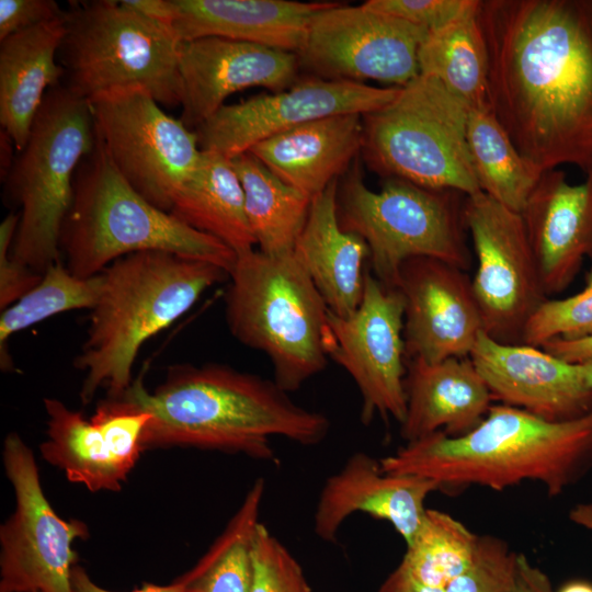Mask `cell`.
<instances>
[{"label": "cell", "instance_id": "obj_14", "mask_svg": "<svg viewBox=\"0 0 592 592\" xmlns=\"http://www.w3.org/2000/svg\"><path fill=\"white\" fill-rule=\"evenodd\" d=\"M429 30L367 5L328 2L314 16L300 67L327 80H376L403 87L419 76Z\"/></svg>", "mask_w": 592, "mask_h": 592}, {"label": "cell", "instance_id": "obj_19", "mask_svg": "<svg viewBox=\"0 0 592 592\" xmlns=\"http://www.w3.org/2000/svg\"><path fill=\"white\" fill-rule=\"evenodd\" d=\"M295 53L208 36L182 42L179 52L181 121L194 130L241 90L263 87L271 92L297 82Z\"/></svg>", "mask_w": 592, "mask_h": 592}, {"label": "cell", "instance_id": "obj_33", "mask_svg": "<svg viewBox=\"0 0 592 592\" xmlns=\"http://www.w3.org/2000/svg\"><path fill=\"white\" fill-rule=\"evenodd\" d=\"M102 284V274L83 278L73 275L62 260L52 264L35 287L13 305L1 310L2 371L13 369V360L8 350V342L13 334L61 312L76 309L91 310L99 299Z\"/></svg>", "mask_w": 592, "mask_h": 592}, {"label": "cell", "instance_id": "obj_48", "mask_svg": "<svg viewBox=\"0 0 592 592\" xmlns=\"http://www.w3.org/2000/svg\"><path fill=\"white\" fill-rule=\"evenodd\" d=\"M577 364H579L580 371L587 385L592 388V360Z\"/></svg>", "mask_w": 592, "mask_h": 592}, {"label": "cell", "instance_id": "obj_37", "mask_svg": "<svg viewBox=\"0 0 592 592\" xmlns=\"http://www.w3.org/2000/svg\"><path fill=\"white\" fill-rule=\"evenodd\" d=\"M514 556L515 553L501 538L479 536L471 563L448 584L446 592H504Z\"/></svg>", "mask_w": 592, "mask_h": 592}, {"label": "cell", "instance_id": "obj_4", "mask_svg": "<svg viewBox=\"0 0 592 592\" xmlns=\"http://www.w3.org/2000/svg\"><path fill=\"white\" fill-rule=\"evenodd\" d=\"M90 310L75 367L86 373L80 390L88 403L100 388L121 398L132 385L139 350L183 316L212 286L229 277L210 262L164 251H141L112 262Z\"/></svg>", "mask_w": 592, "mask_h": 592}, {"label": "cell", "instance_id": "obj_41", "mask_svg": "<svg viewBox=\"0 0 592 592\" xmlns=\"http://www.w3.org/2000/svg\"><path fill=\"white\" fill-rule=\"evenodd\" d=\"M504 592H553L547 574L523 554L514 556L509 583Z\"/></svg>", "mask_w": 592, "mask_h": 592}, {"label": "cell", "instance_id": "obj_45", "mask_svg": "<svg viewBox=\"0 0 592 592\" xmlns=\"http://www.w3.org/2000/svg\"><path fill=\"white\" fill-rule=\"evenodd\" d=\"M123 2L144 16L169 26L171 14L168 0H123Z\"/></svg>", "mask_w": 592, "mask_h": 592}, {"label": "cell", "instance_id": "obj_46", "mask_svg": "<svg viewBox=\"0 0 592 592\" xmlns=\"http://www.w3.org/2000/svg\"><path fill=\"white\" fill-rule=\"evenodd\" d=\"M570 517L592 531V505H579L570 514Z\"/></svg>", "mask_w": 592, "mask_h": 592}, {"label": "cell", "instance_id": "obj_6", "mask_svg": "<svg viewBox=\"0 0 592 592\" xmlns=\"http://www.w3.org/2000/svg\"><path fill=\"white\" fill-rule=\"evenodd\" d=\"M229 280L228 328L240 343L269 357L281 389L296 391L326 368L329 308L293 252L240 253Z\"/></svg>", "mask_w": 592, "mask_h": 592}, {"label": "cell", "instance_id": "obj_11", "mask_svg": "<svg viewBox=\"0 0 592 592\" xmlns=\"http://www.w3.org/2000/svg\"><path fill=\"white\" fill-rule=\"evenodd\" d=\"M88 102L114 167L144 198L170 213L200 166L195 132L167 114L141 86L113 88Z\"/></svg>", "mask_w": 592, "mask_h": 592}, {"label": "cell", "instance_id": "obj_32", "mask_svg": "<svg viewBox=\"0 0 592 592\" xmlns=\"http://www.w3.org/2000/svg\"><path fill=\"white\" fill-rule=\"evenodd\" d=\"M265 481L258 478L240 506L194 567L177 578L184 592H251L253 540Z\"/></svg>", "mask_w": 592, "mask_h": 592}, {"label": "cell", "instance_id": "obj_34", "mask_svg": "<svg viewBox=\"0 0 592 592\" xmlns=\"http://www.w3.org/2000/svg\"><path fill=\"white\" fill-rule=\"evenodd\" d=\"M478 539L449 514L428 509L399 567L424 584L447 589L471 563Z\"/></svg>", "mask_w": 592, "mask_h": 592}, {"label": "cell", "instance_id": "obj_44", "mask_svg": "<svg viewBox=\"0 0 592 592\" xmlns=\"http://www.w3.org/2000/svg\"><path fill=\"white\" fill-rule=\"evenodd\" d=\"M379 592H446L420 582L399 566L383 582Z\"/></svg>", "mask_w": 592, "mask_h": 592}, {"label": "cell", "instance_id": "obj_16", "mask_svg": "<svg viewBox=\"0 0 592 592\" xmlns=\"http://www.w3.org/2000/svg\"><path fill=\"white\" fill-rule=\"evenodd\" d=\"M399 88L311 77L280 92L225 104L194 132L202 150L231 159L310 121L339 114L366 115L389 103Z\"/></svg>", "mask_w": 592, "mask_h": 592}, {"label": "cell", "instance_id": "obj_28", "mask_svg": "<svg viewBox=\"0 0 592 592\" xmlns=\"http://www.w3.org/2000/svg\"><path fill=\"white\" fill-rule=\"evenodd\" d=\"M170 213L218 239L237 255L257 246L239 177L231 160L218 152L202 150L195 174L175 197Z\"/></svg>", "mask_w": 592, "mask_h": 592}, {"label": "cell", "instance_id": "obj_15", "mask_svg": "<svg viewBox=\"0 0 592 592\" xmlns=\"http://www.w3.org/2000/svg\"><path fill=\"white\" fill-rule=\"evenodd\" d=\"M328 322V355L356 384L362 398L361 421L368 424L378 414L401 424L407 412L401 292L366 271L358 307L346 317L329 310Z\"/></svg>", "mask_w": 592, "mask_h": 592}, {"label": "cell", "instance_id": "obj_17", "mask_svg": "<svg viewBox=\"0 0 592 592\" xmlns=\"http://www.w3.org/2000/svg\"><path fill=\"white\" fill-rule=\"evenodd\" d=\"M44 406L43 458L92 492L119 491L145 451L143 435L150 413L125 397L103 400L90 419L58 399L46 398Z\"/></svg>", "mask_w": 592, "mask_h": 592}, {"label": "cell", "instance_id": "obj_26", "mask_svg": "<svg viewBox=\"0 0 592 592\" xmlns=\"http://www.w3.org/2000/svg\"><path fill=\"white\" fill-rule=\"evenodd\" d=\"M65 14L0 41V124L15 151L25 146L47 92L61 83Z\"/></svg>", "mask_w": 592, "mask_h": 592}, {"label": "cell", "instance_id": "obj_20", "mask_svg": "<svg viewBox=\"0 0 592 592\" xmlns=\"http://www.w3.org/2000/svg\"><path fill=\"white\" fill-rule=\"evenodd\" d=\"M494 400L549 421L578 419L592 411V388L579 364L542 348L506 344L483 331L469 355Z\"/></svg>", "mask_w": 592, "mask_h": 592}, {"label": "cell", "instance_id": "obj_39", "mask_svg": "<svg viewBox=\"0 0 592 592\" xmlns=\"http://www.w3.org/2000/svg\"><path fill=\"white\" fill-rule=\"evenodd\" d=\"M473 0H368V8L405 20L429 31L444 26Z\"/></svg>", "mask_w": 592, "mask_h": 592}, {"label": "cell", "instance_id": "obj_8", "mask_svg": "<svg viewBox=\"0 0 592 592\" xmlns=\"http://www.w3.org/2000/svg\"><path fill=\"white\" fill-rule=\"evenodd\" d=\"M464 193L434 190L389 178L379 191L364 182L354 161L338 187V218L344 231L367 244L374 276L396 288L401 264L426 257L463 271L471 267Z\"/></svg>", "mask_w": 592, "mask_h": 592}, {"label": "cell", "instance_id": "obj_21", "mask_svg": "<svg viewBox=\"0 0 592 592\" xmlns=\"http://www.w3.org/2000/svg\"><path fill=\"white\" fill-rule=\"evenodd\" d=\"M439 489L430 479L388 474L380 460L356 452L325 481L314 513V532L333 543L343 522L361 512L390 523L409 545L424 520L428 496Z\"/></svg>", "mask_w": 592, "mask_h": 592}, {"label": "cell", "instance_id": "obj_10", "mask_svg": "<svg viewBox=\"0 0 592 592\" xmlns=\"http://www.w3.org/2000/svg\"><path fill=\"white\" fill-rule=\"evenodd\" d=\"M469 111L439 80L419 75L389 103L363 115L364 159L386 179L478 193L467 146Z\"/></svg>", "mask_w": 592, "mask_h": 592}, {"label": "cell", "instance_id": "obj_42", "mask_svg": "<svg viewBox=\"0 0 592 592\" xmlns=\"http://www.w3.org/2000/svg\"><path fill=\"white\" fill-rule=\"evenodd\" d=\"M539 348L569 363H583L592 360V335L573 340L554 339Z\"/></svg>", "mask_w": 592, "mask_h": 592}, {"label": "cell", "instance_id": "obj_18", "mask_svg": "<svg viewBox=\"0 0 592 592\" xmlns=\"http://www.w3.org/2000/svg\"><path fill=\"white\" fill-rule=\"evenodd\" d=\"M396 288L405 298L407 361L469 357L483 323L465 271L434 258H411L401 264Z\"/></svg>", "mask_w": 592, "mask_h": 592}, {"label": "cell", "instance_id": "obj_27", "mask_svg": "<svg viewBox=\"0 0 592 592\" xmlns=\"http://www.w3.org/2000/svg\"><path fill=\"white\" fill-rule=\"evenodd\" d=\"M340 180V179H339ZM339 180L311 198L305 226L293 253L305 267L329 310L346 317L363 297L365 241L344 231L338 218Z\"/></svg>", "mask_w": 592, "mask_h": 592}, {"label": "cell", "instance_id": "obj_43", "mask_svg": "<svg viewBox=\"0 0 592 592\" xmlns=\"http://www.w3.org/2000/svg\"><path fill=\"white\" fill-rule=\"evenodd\" d=\"M72 592H113L98 585L89 577L87 571L79 565H76L71 572ZM132 592H184L181 585L174 580L168 585H158L153 583H144Z\"/></svg>", "mask_w": 592, "mask_h": 592}, {"label": "cell", "instance_id": "obj_1", "mask_svg": "<svg viewBox=\"0 0 592 592\" xmlns=\"http://www.w3.org/2000/svg\"><path fill=\"white\" fill-rule=\"evenodd\" d=\"M489 104L544 170L592 173V0H479Z\"/></svg>", "mask_w": 592, "mask_h": 592}, {"label": "cell", "instance_id": "obj_30", "mask_svg": "<svg viewBox=\"0 0 592 592\" xmlns=\"http://www.w3.org/2000/svg\"><path fill=\"white\" fill-rule=\"evenodd\" d=\"M230 160L243 190L246 215L259 250L271 255L293 252L311 197L285 183L250 151Z\"/></svg>", "mask_w": 592, "mask_h": 592}, {"label": "cell", "instance_id": "obj_3", "mask_svg": "<svg viewBox=\"0 0 592 592\" xmlns=\"http://www.w3.org/2000/svg\"><path fill=\"white\" fill-rule=\"evenodd\" d=\"M384 471L430 479L440 489L478 485L501 491L537 481L550 497L592 469V411L549 421L523 409L492 405L481 422L460 436L442 431L407 442L380 459Z\"/></svg>", "mask_w": 592, "mask_h": 592}, {"label": "cell", "instance_id": "obj_2", "mask_svg": "<svg viewBox=\"0 0 592 592\" xmlns=\"http://www.w3.org/2000/svg\"><path fill=\"white\" fill-rule=\"evenodd\" d=\"M150 413L144 448L195 447L277 463L271 439L321 443L329 418L294 402L272 379L217 363L168 369L152 392L141 378L122 396Z\"/></svg>", "mask_w": 592, "mask_h": 592}, {"label": "cell", "instance_id": "obj_35", "mask_svg": "<svg viewBox=\"0 0 592 592\" xmlns=\"http://www.w3.org/2000/svg\"><path fill=\"white\" fill-rule=\"evenodd\" d=\"M592 335V266L582 291L561 299L548 298L528 320L522 344L542 346L554 339Z\"/></svg>", "mask_w": 592, "mask_h": 592}, {"label": "cell", "instance_id": "obj_38", "mask_svg": "<svg viewBox=\"0 0 592 592\" xmlns=\"http://www.w3.org/2000/svg\"><path fill=\"white\" fill-rule=\"evenodd\" d=\"M19 213L11 212L0 224V309L13 305L41 281L43 274L11 257L19 225Z\"/></svg>", "mask_w": 592, "mask_h": 592}, {"label": "cell", "instance_id": "obj_5", "mask_svg": "<svg viewBox=\"0 0 592 592\" xmlns=\"http://www.w3.org/2000/svg\"><path fill=\"white\" fill-rule=\"evenodd\" d=\"M93 149L73 179L59 250L78 277L101 274L115 260L141 251H164L216 264L228 273L237 254L144 198L117 171L95 134Z\"/></svg>", "mask_w": 592, "mask_h": 592}, {"label": "cell", "instance_id": "obj_22", "mask_svg": "<svg viewBox=\"0 0 592 592\" xmlns=\"http://www.w3.org/2000/svg\"><path fill=\"white\" fill-rule=\"evenodd\" d=\"M520 214L546 295L562 293L592 260V173L570 184L545 170Z\"/></svg>", "mask_w": 592, "mask_h": 592}, {"label": "cell", "instance_id": "obj_29", "mask_svg": "<svg viewBox=\"0 0 592 592\" xmlns=\"http://www.w3.org/2000/svg\"><path fill=\"white\" fill-rule=\"evenodd\" d=\"M479 0L428 32L418 53L419 75L439 80L470 110L490 109L489 60L478 19Z\"/></svg>", "mask_w": 592, "mask_h": 592}, {"label": "cell", "instance_id": "obj_7", "mask_svg": "<svg viewBox=\"0 0 592 592\" xmlns=\"http://www.w3.org/2000/svg\"><path fill=\"white\" fill-rule=\"evenodd\" d=\"M95 139L88 100L60 83L45 95L25 146L2 179L20 216L11 257L37 273L61 260L59 237L75 174Z\"/></svg>", "mask_w": 592, "mask_h": 592}, {"label": "cell", "instance_id": "obj_12", "mask_svg": "<svg viewBox=\"0 0 592 592\" xmlns=\"http://www.w3.org/2000/svg\"><path fill=\"white\" fill-rule=\"evenodd\" d=\"M2 458L15 508L0 527V592H72V544L88 537L87 525L54 511L33 452L19 434L7 435Z\"/></svg>", "mask_w": 592, "mask_h": 592}, {"label": "cell", "instance_id": "obj_9", "mask_svg": "<svg viewBox=\"0 0 592 592\" xmlns=\"http://www.w3.org/2000/svg\"><path fill=\"white\" fill-rule=\"evenodd\" d=\"M173 31L123 1L70 4L58 52L61 84L82 99L117 87H145L164 106L181 105L179 52Z\"/></svg>", "mask_w": 592, "mask_h": 592}, {"label": "cell", "instance_id": "obj_47", "mask_svg": "<svg viewBox=\"0 0 592 592\" xmlns=\"http://www.w3.org/2000/svg\"><path fill=\"white\" fill-rule=\"evenodd\" d=\"M558 592H592V583L584 580H572L563 584Z\"/></svg>", "mask_w": 592, "mask_h": 592}, {"label": "cell", "instance_id": "obj_24", "mask_svg": "<svg viewBox=\"0 0 592 592\" xmlns=\"http://www.w3.org/2000/svg\"><path fill=\"white\" fill-rule=\"evenodd\" d=\"M407 412L400 434L412 442L442 431L460 436L476 428L494 400L470 357L407 361Z\"/></svg>", "mask_w": 592, "mask_h": 592}, {"label": "cell", "instance_id": "obj_31", "mask_svg": "<svg viewBox=\"0 0 592 592\" xmlns=\"http://www.w3.org/2000/svg\"><path fill=\"white\" fill-rule=\"evenodd\" d=\"M467 146L480 191L521 213L545 170L517 150L491 109L469 111Z\"/></svg>", "mask_w": 592, "mask_h": 592}, {"label": "cell", "instance_id": "obj_23", "mask_svg": "<svg viewBox=\"0 0 592 592\" xmlns=\"http://www.w3.org/2000/svg\"><path fill=\"white\" fill-rule=\"evenodd\" d=\"M169 27L181 42L224 37L299 54L310 23L328 2L168 0Z\"/></svg>", "mask_w": 592, "mask_h": 592}, {"label": "cell", "instance_id": "obj_40", "mask_svg": "<svg viewBox=\"0 0 592 592\" xmlns=\"http://www.w3.org/2000/svg\"><path fill=\"white\" fill-rule=\"evenodd\" d=\"M64 14L54 0H0V41Z\"/></svg>", "mask_w": 592, "mask_h": 592}, {"label": "cell", "instance_id": "obj_13", "mask_svg": "<svg viewBox=\"0 0 592 592\" xmlns=\"http://www.w3.org/2000/svg\"><path fill=\"white\" fill-rule=\"evenodd\" d=\"M465 221L477 260L471 285L483 332L522 344L528 320L549 298L522 216L480 191L466 196Z\"/></svg>", "mask_w": 592, "mask_h": 592}, {"label": "cell", "instance_id": "obj_36", "mask_svg": "<svg viewBox=\"0 0 592 592\" xmlns=\"http://www.w3.org/2000/svg\"><path fill=\"white\" fill-rule=\"evenodd\" d=\"M252 557L251 592H312L299 562L261 522L255 530Z\"/></svg>", "mask_w": 592, "mask_h": 592}, {"label": "cell", "instance_id": "obj_25", "mask_svg": "<svg viewBox=\"0 0 592 592\" xmlns=\"http://www.w3.org/2000/svg\"><path fill=\"white\" fill-rule=\"evenodd\" d=\"M363 137V115L339 114L276 134L248 151L312 198L346 173L362 151Z\"/></svg>", "mask_w": 592, "mask_h": 592}]
</instances>
